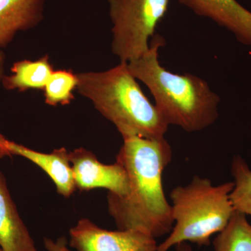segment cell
Here are the masks:
<instances>
[{
    "label": "cell",
    "instance_id": "6da1fadb",
    "mask_svg": "<svg viewBox=\"0 0 251 251\" xmlns=\"http://www.w3.org/2000/svg\"><path fill=\"white\" fill-rule=\"evenodd\" d=\"M117 161L126 173L128 192L123 197L109 193V212L119 229H134L161 237L171 232L174 221L163 186V173L173 151L165 138L123 137Z\"/></svg>",
    "mask_w": 251,
    "mask_h": 251
},
{
    "label": "cell",
    "instance_id": "7a4b0ae2",
    "mask_svg": "<svg viewBox=\"0 0 251 251\" xmlns=\"http://www.w3.org/2000/svg\"><path fill=\"white\" fill-rule=\"evenodd\" d=\"M164 44L161 36H153L148 52L127 63L130 74L147 86L168 125L188 133L205 129L219 117V97L204 79L175 74L163 67L158 52Z\"/></svg>",
    "mask_w": 251,
    "mask_h": 251
},
{
    "label": "cell",
    "instance_id": "3957f363",
    "mask_svg": "<svg viewBox=\"0 0 251 251\" xmlns=\"http://www.w3.org/2000/svg\"><path fill=\"white\" fill-rule=\"evenodd\" d=\"M77 90L126 136L164 138L169 125L144 94L126 62L103 72L77 74Z\"/></svg>",
    "mask_w": 251,
    "mask_h": 251
},
{
    "label": "cell",
    "instance_id": "277c9868",
    "mask_svg": "<svg viewBox=\"0 0 251 251\" xmlns=\"http://www.w3.org/2000/svg\"><path fill=\"white\" fill-rule=\"evenodd\" d=\"M234 186V182L214 186L210 180L195 176L190 184L172 190L175 226L157 251L187 242L209 246L211 236L224 230L235 211L229 198Z\"/></svg>",
    "mask_w": 251,
    "mask_h": 251
},
{
    "label": "cell",
    "instance_id": "5b68a950",
    "mask_svg": "<svg viewBox=\"0 0 251 251\" xmlns=\"http://www.w3.org/2000/svg\"><path fill=\"white\" fill-rule=\"evenodd\" d=\"M112 53L121 62L139 58L150 49L169 0H108Z\"/></svg>",
    "mask_w": 251,
    "mask_h": 251
},
{
    "label": "cell",
    "instance_id": "8992f818",
    "mask_svg": "<svg viewBox=\"0 0 251 251\" xmlns=\"http://www.w3.org/2000/svg\"><path fill=\"white\" fill-rule=\"evenodd\" d=\"M70 246L76 251H157L156 239L134 229L110 231L87 219L70 229Z\"/></svg>",
    "mask_w": 251,
    "mask_h": 251
},
{
    "label": "cell",
    "instance_id": "52a82bcc",
    "mask_svg": "<svg viewBox=\"0 0 251 251\" xmlns=\"http://www.w3.org/2000/svg\"><path fill=\"white\" fill-rule=\"evenodd\" d=\"M75 187L80 191L103 188L109 193L123 197L128 192L126 173L121 163L105 165L100 163L93 153L79 148L69 152Z\"/></svg>",
    "mask_w": 251,
    "mask_h": 251
},
{
    "label": "cell",
    "instance_id": "ba28073f",
    "mask_svg": "<svg viewBox=\"0 0 251 251\" xmlns=\"http://www.w3.org/2000/svg\"><path fill=\"white\" fill-rule=\"evenodd\" d=\"M201 17L226 28L239 41L251 46V12L236 0H179Z\"/></svg>",
    "mask_w": 251,
    "mask_h": 251
},
{
    "label": "cell",
    "instance_id": "9c48e42d",
    "mask_svg": "<svg viewBox=\"0 0 251 251\" xmlns=\"http://www.w3.org/2000/svg\"><path fill=\"white\" fill-rule=\"evenodd\" d=\"M4 146L10 156L24 157L41 168L52 180L57 192L64 197H69L75 191L76 187L69 152L65 148L54 150L50 153H41L6 139Z\"/></svg>",
    "mask_w": 251,
    "mask_h": 251
},
{
    "label": "cell",
    "instance_id": "30bf717a",
    "mask_svg": "<svg viewBox=\"0 0 251 251\" xmlns=\"http://www.w3.org/2000/svg\"><path fill=\"white\" fill-rule=\"evenodd\" d=\"M46 0H0V50L18 31L35 27L44 18Z\"/></svg>",
    "mask_w": 251,
    "mask_h": 251
},
{
    "label": "cell",
    "instance_id": "8fae6325",
    "mask_svg": "<svg viewBox=\"0 0 251 251\" xmlns=\"http://www.w3.org/2000/svg\"><path fill=\"white\" fill-rule=\"evenodd\" d=\"M0 247L3 251H39L18 214L0 173Z\"/></svg>",
    "mask_w": 251,
    "mask_h": 251
},
{
    "label": "cell",
    "instance_id": "7c38bea8",
    "mask_svg": "<svg viewBox=\"0 0 251 251\" xmlns=\"http://www.w3.org/2000/svg\"><path fill=\"white\" fill-rule=\"evenodd\" d=\"M53 72L49 55L34 61L25 59L14 63L12 74L4 75L1 83L7 90H44Z\"/></svg>",
    "mask_w": 251,
    "mask_h": 251
},
{
    "label": "cell",
    "instance_id": "4fadbf2b",
    "mask_svg": "<svg viewBox=\"0 0 251 251\" xmlns=\"http://www.w3.org/2000/svg\"><path fill=\"white\" fill-rule=\"evenodd\" d=\"M215 251H251V225L246 214L234 211L228 224L213 242Z\"/></svg>",
    "mask_w": 251,
    "mask_h": 251
},
{
    "label": "cell",
    "instance_id": "5bb4252c",
    "mask_svg": "<svg viewBox=\"0 0 251 251\" xmlns=\"http://www.w3.org/2000/svg\"><path fill=\"white\" fill-rule=\"evenodd\" d=\"M77 86V74L72 71H54L43 90L46 103L51 106L69 105L74 99Z\"/></svg>",
    "mask_w": 251,
    "mask_h": 251
},
{
    "label": "cell",
    "instance_id": "9a60e30c",
    "mask_svg": "<svg viewBox=\"0 0 251 251\" xmlns=\"http://www.w3.org/2000/svg\"><path fill=\"white\" fill-rule=\"evenodd\" d=\"M234 188L230 193L234 210L251 216V171L240 156H235L232 163Z\"/></svg>",
    "mask_w": 251,
    "mask_h": 251
},
{
    "label": "cell",
    "instance_id": "2e32d148",
    "mask_svg": "<svg viewBox=\"0 0 251 251\" xmlns=\"http://www.w3.org/2000/svg\"><path fill=\"white\" fill-rule=\"evenodd\" d=\"M44 245L49 251H71L67 247V242L65 238L60 237L56 242L49 239H45Z\"/></svg>",
    "mask_w": 251,
    "mask_h": 251
},
{
    "label": "cell",
    "instance_id": "e0dca14e",
    "mask_svg": "<svg viewBox=\"0 0 251 251\" xmlns=\"http://www.w3.org/2000/svg\"><path fill=\"white\" fill-rule=\"evenodd\" d=\"M5 54L1 50H0V82L2 81L3 77L4 76V68H5ZM5 138L2 135H0V141H3Z\"/></svg>",
    "mask_w": 251,
    "mask_h": 251
},
{
    "label": "cell",
    "instance_id": "ac0fdd59",
    "mask_svg": "<svg viewBox=\"0 0 251 251\" xmlns=\"http://www.w3.org/2000/svg\"><path fill=\"white\" fill-rule=\"evenodd\" d=\"M176 251H193L192 247L187 242H183L176 246Z\"/></svg>",
    "mask_w": 251,
    "mask_h": 251
},
{
    "label": "cell",
    "instance_id": "d6986e66",
    "mask_svg": "<svg viewBox=\"0 0 251 251\" xmlns=\"http://www.w3.org/2000/svg\"><path fill=\"white\" fill-rule=\"evenodd\" d=\"M5 140H6V138L3 141H0V159L4 158V156H10L7 150L4 146Z\"/></svg>",
    "mask_w": 251,
    "mask_h": 251
},
{
    "label": "cell",
    "instance_id": "ffe728a7",
    "mask_svg": "<svg viewBox=\"0 0 251 251\" xmlns=\"http://www.w3.org/2000/svg\"><path fill=\"white\" fill-rule=\"evenodd\" d=\"M0 251H3L2 249H1V247H0Z\"/></svg>",
    "mask_w": 251,
    "mask_h": 251
}]
</instances>
